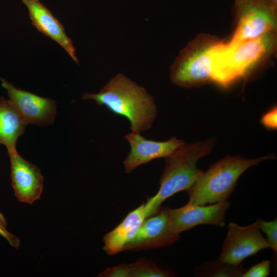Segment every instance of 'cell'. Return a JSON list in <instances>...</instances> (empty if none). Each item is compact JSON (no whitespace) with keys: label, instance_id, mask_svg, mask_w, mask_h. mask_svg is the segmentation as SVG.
I'll list each match as a JSON object with an SVG mask.
<instances>
[{"label":"cell","instance_id":"6da1fadb","mask_svg":"<svg viewBox=\"0 0 277 277\" xmlns=\"http://www.w3.org/2000/svg\"><path fill=\"white\" fill-rule=\"evenodd\" d=\"M82 99L93 100L113 113L127 118L132 132L149 130L157 114L153 96L143 87L118 73L97 93H85Z\"/></svg>","mask_w":277,"mask_h":277},{"label":"cell","instance_id":"7a4b0ae2","mask_svg":"<svg viewBox=\"0 0 277 277\" xmlns=\"http://www.w3.org/2000/svg\"><path fill=\"white\" fill-rule=\"evenodd\" d=\"M275 32L237 43L219 42L212 56V82L227 87L245 77L275 51Z\"/></svg>","mask_w":277,"mask_h":277},{"label":"cell","instance_id":"3957f363","mask_svg":"<svg viewBox=\"0 0 277 277\" xmlns=\"http://www.w3.org/2000/svg\"><path fill=\"white\" fill-rule=\"evenodd\" d=\"M215 140L210 138L186 144L166 157L157 193L145 204L146 217L155 214L162 203L173 194L191 187L204 171L197 167V162L212 150Z\"/></svg>","mask_w":277,"mask_h":277},{"label":"cell","instance_id":"277c9868","mask_svg":"<svg viewBox=\"0 0 277 277\" xmlns=\"http://www.w3.org/2000/svg\"><path fill=\"white\" fill-rule=\"evenodd\" d=\"M272 154L247 159L240 155H227L210 166L198 180L186 191L188 204L206 205L227 202L240 176L261 162L274 159Z\"/></svg>","mask_w":277,"mask_h":277},{"label":"cell","instance_id":"5b68a950","mask_svg":"<svg viewBox=\"0 0 277 277\" xmlns=\"http://www.w3.org/2000/svg\"><path fill=\"white\" fill-rule=\"evenodd\" d=\"M219 42L208 35H200L191 41L181 51L171 67V81L184 88L212 82V52Z\"/></svg>","mask_w":277,"mask_h":277},{"label":"cell","instance_id":"8992f818","mask_svg":"<svg viewBox=\"0 0 277 277\" xmlns=\"http://www.w3.org/2000/svg\"><path fill=\"white\" fill-rule=\"evenodd\" d=\"M237 26L227 43H237L276 32V12L263 0H235Z\"/></svg>","mask_w":277,"mask_h":277},{"label":"cell","instance_id":"52a82bcc","mask_svg":"<svg viewBox=\"0 0 277 277\" xmlns=\"http://www.w3.org/2000/svg\"><path fill=\"white\" fill-rule=\"evenodd\" d=\"M266 248H269V245L262 236L257 221L246 226L231 222L228 225V231L219 260L230 264L239 265L247 258Z\"/></svg>","mask_w":277,"mask_h":277},{"label":"cell","instance_id":"ba28073f","mask_svg":"<svg viewBox=\"0 0 277 277\" xmlns=\"http://www.w3.org/2000/svg\"><path fill=\"white\" fill-rule=\"evenodd\" d=\"M0 80L2 86L8 92L9 101L26 125L31 124L46 126L53 123L56 115L55 101L16 88L6 80L2 78Z\"/></svg>","mask_w":277,"mask_h":277},{"label":"cell","instance_id":"9c48e42d","mask_svg":"<svg viewBox=\"0 0 277 277\" xmlns=\"http://www.w3.org/2000/svg\"><path fill=\"white\" fill-rule=\"evenodd\" d=\"M230 204L228 201L208 206L187 203L178 208H169L170 228L173 233L180 234L201 224L223 227Z\"/></svg>","mask_w":277,"mask_h":277},{"label":"cell","instance_id":"30bf717a","mask_svg":"<svg viewBox=\"0 0 277 277\" xmlns=\"http://www.w3.org/2000/svg\"><path fill=\"white\" fill-rule=\"evenodd\" d=\"M180 234L173 233L169 223V208H160L153 215L146 217L134 237L124 250H140L170 246L176 242Z\"/></svg>","mask_w":277,"mask_h":277},{"label":"cell","instance_id":"8fae6325","mask_svg":"<svg viewBox=\"0 0 277 277\" xmlns=\"http://www.w3.org/2000/svg\"><path fill=\"white\" fill-rule=\"evenodd\" d=\"M125 137L130 146V152L124 162L127 173L153 160L169 156L185 143L183 140L176 137L166 141L148 140L139 133L132 132Z\"/></svg>","mask_w":277,"mask_h":277},{"label":"cell","instance_id":"7c38bea8","mask_svg":"<svg viewBox=\"0 0 277 277\" xmlns=\"http://www.w3.org/2000/svg\"><path fill=\"white\" fill-rule=\"evenodd\" d=\"M11 164V179L14 195L21 202L33 204L40 199L44 177L39 169L14 151L8 153Z\"/></svg>","mask_w":277,"mask_h":277},{"label":"cell","instance_id":"4fadbf2b","mask_svg":"<svg viewBox=\"0 0 277 277\" xmlns=\"http://www.w3.org/2000/svg\"><path fill=\"white\" fill-rule=\"evenodd\" d=\"M28 8L32 25L38 31L60 45L77 64L76 51L62 24L39 0H22Z\"/></svg>","mask_w":277,"mask_h":277},{"label":"cell","instance_id":"5bb4252c","mask_svg":"<svg viewBox=\"0 0 277 277\" xmlns=\"http://www.w3.org/2000/svg\"><path fill=\"white\" fill-rule=\"evenodd\" d=\"M146 218L145 203L130 212L122 222L104 237L103 249L109 255L124 251L125 245L134 237Z\"/></svg>","mask_w":277,"mask_h":277},{"label":"cell","instance_id":"9a60e30c","mask_svg":"<svg viewBox=\"0 0 277 277\" xmlns=\"http://www.w3.org/2000/svg\"><path fill=\"white\" fill-rule=\"evenodd\" d=\"M26 124L10 102L4 97H0V143L5 145L8 153L16 151L19 136L25 130Z\"/></svg>","mask_w":277,"mask_h":277},{"label":"cell","instance_id":"2e32d148","mask_svg":"<svg viewBox=\"0 0 277 277\" xmlns=\"http://www.w3.org/2000/svg\"><path fill=\"white\" fill-rule=\"evenodd\" d=\"M246 271L242 264L234 265L219 259L207 262L198 267L196 275L202 276L240 277L243 276Z\"/></svg>","mask_w":277,"mask_h":277},{"label":"cell","instance_id":"e0dca14e","mask_svg":"<svg viewBox=\"0 0 277 277\" xmlns=\"http://www.w3.org/2000/svg\"><path fill=\"white\" fill-rule=\"evenodd\" d=\"M128 277H169L173 276L169 271L162 269L154 263L141 259L128 264Z\"/></svg>","mask_w":277,"mask_h":277},{"label":"cell","instance_id":"ac0fdd59","mask_svg":"<svg viewBox=\"0 0 277 277\" xmlns=\"http://www.w3.org/2000/svg\"><path fill=\"white\" fill-rule=\"evenodd\" d=\"M260 230L267 235V241L271 248L275 252L277 251V221L276 219L271 221H265L257 219Z\"/></svg>","mask_w":277,"mask_h":277},{"label":"cell","instance_id":"d6986e66","mask_svg":"<svg viewBox=\"0 0 277 277\" xmlns=\"http://www.w3.org/2000/svg\"><path fill=\"white\" fill-rule=\"evenodd\" d=\"M270 261H263L246 271L243 277H266L270 272Z\"/></svg>","mask_w":277,"mask_h":277},{"label":"cell","instance_id":"ffe728a7","mask_svg":"<svg viewBox=\"0 0 277 277\" xmlns=\"http://www.w3.org/2000/svg\"><path fill=\"white\" fill-rule=\"evenodd\" d=\"M0 235L5 239L10 245L15 249H18L21 244L19 238L10 233L7 229V222L0 211Z\"/></svg>","mask_w":277,"mask_h":277},{"label":"cell","instance_id":"44dd1931","mask_svg":"<svg viewBox=\"0 0 277 277\" xmlns=\"http://www.w3.org/2000/svg\"><path fill=\"white\" fill-rule=\"evenodd\" d=\"M276 118L277 108L276 106H274L262 115L261 123L268 129L276 130Z\"/></svg>","mask_w":277,"mask_h":277},{"label":"cell","instance_id":"7402d4cb","mask_svg":"<svg viewBox=\"0 0 277 277\" xmlns=\"http://www.w3.org/2000/svg\"><path fill=\"white\" fill-rule=\"evenodd\" d=\"M99 276L128 277V264H120L108 268L103 271Z\"/></svg>","mask_w":277,"mask_h":277},{"label":"cell","instance_id":"603a6c76","mask_svg":"<svg viewBox=\"0 0 277 277\" xmlns=\"http://www.w3.org/2000/svg\"><path fill=\"white\" fill-rule=\"evenodd\" d=\"M274 9L277 10V0H263Z\"/></svg>","mask_w":277,"mask_h":277}]
</instances>
